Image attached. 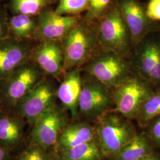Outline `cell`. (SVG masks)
I'll list each match as a JSON object with an SVG mask.
<instances>
[{
    "mask_svg": "<svg viewBox=\"0 0 160 160\" xmlns=\"http://www.w3.org/2000/svg\"><path fill=\"white\" fill-rule=\"evenodd\" d=\"M154 92L147 81L133 73L113 89L114 110L128 119H136L143 102Z\"/></svg>",
    "mask_w": 160,
    "mask_h": 160,
    "instance_id": "52a82bcc",
    "label": "cell"
},
{
    "mask_svg": "<svg viewBox=\"0 0 160 160\" xmlns=\"http://www.w3.org/2000/svg\"><path fill=\"white\" fill-rule=\"evenodd\" d=\"M97 36L103 51L113 52L126 58L133 49L131 34L117 2L97 22Z\"/></svg>",
    "mask_w": 160,
    "mask_h": 160,
    "instance_id": "3957f363",
    "label": "cell"
},
{
    "mask_svg": "<svg viewBox=\"0 0 160 160\" xmlns=\"http://www.w3.org/2000/svg\"><path fill=\"white\" fill-rule=\"evenodd\" d=\"M54 160H103L105 159L96 138L71 148L55 151Z\"/></svg>",
    "mask_w": 160,
    "mask_h": 160,
    "instance_id": "ac0fdd59",
    "label": "cell"
},
{
    "mask_svg": "<svg viewBox=\"0 0 160 160\" xmlns=\"http://www.w3.org/2000/svg\"><path fill=\"white\" fill-rule=\"evenodd\" d=\"M8 20L6 9L0 6V41L10 37Z\"/></svg>",
    "mask_w": 160,
    "mask_h": 160,
    "instance_id": "83f0119b",
    "label": "cell"
},
{
    "mask_svg": "<svg viewBox=\"0 0 160 160\" xmlns=\"http://www.w3.org/2000/svg\"><path fill=\"white\" fill-rule=\"evenodd\" d=\"M42 71L29 61L18 67L6 80L1 81V96L7 103L14 106L43 79Z\"/></svg>",
    "mask_w": 160,
    "mask_h": 160,
    "instance_id": "ba28073f",
    "label": "cell"
},
{
    "mask_svg": "<svg viewBox=\"0 0 160 160\" xmlns=\"http://www.w3.org/2000/svg\"><path fill=\"white\" fill-rule=\"evenodd\" d=\"M82 67L85 73L112 90L133 74L130 61L113 52L102 49Z\"/></svg>",
    "mask_w": 160,
    "mask_h": 160,
    "instance_id": "8992f818",
    "label": "cell"
},
{
    "mask_svg": "<svg viewBox=\"0 0 160 160\" xmlns=\"http://www.w3.org/2000/svg\"><path fill=\"white\" fill-rule=\"evenodd\" d=\"M114 108L112 88L89 74L82 77L78 103V118L82 122H95Z\"/></svg>",
    "mask_w": 160,
    "mask_h": 160,
    "instance_id": "277c9868",
    "label": "cell"
},
{
    "mask_svg": "<svg viewBox=\"0 0 160 160\" xmlns=\"http://www.w3.org/2000/svg\"><path fill=\"white\" fill-rule=\"evenodd\" d=\"M96 23L81 18L61 41L65 72L75 68H81L101 51Z\"/></svg>",
    "mask_w": 160,
    "mask_h": 160,
    "instance_id": "6da1fadb",
    "label": "cell"
},
{
    "mask_svg": "<svg viewBox=\"0 0 160 160\" xmlns=\"http://www.w3.org/2000/svg\"><path fill=\"white\" fill-rule=\"evenodd\" d=\"M106 158H105V159H104V160H106Z\"/></svg>",
    "mask_w": 160,
    "mask_h": 160,
    "instance_id": "4dcf8cb0",
    "label": "cell"
},
{
    "mask_svg": "<svg viewBox=\"0 0 160 160\" xmlns=\"http://www.w3.org/2000/svg\"><path fill=\"white\" fill-rule=\"evenodd\" d=\"M95 138L94 126L88 122H80L68 124L59 135L55 151L71 148L92 141Z\"/></svg>",
    "mask_w": 160,
    "mask_h": 160,
    "instance_id": "2e32d148",
    "label": "cell"
},
{
    "mask_svg": "<svg viewBox=\"0 0 160 160\" xmlns=\"http://www.w3.org/2000/svg\"><path fill=\"white\" fill-rule=\"evenodd\" d=\"M0 1H1V0H0Z\"/></svg>",
    "mask_w": 160,
    "mask_h": 160,
    "instance_id": "1f68e13d",
    "label": "cell"
},
{
    "mask_svg": "<svg viewBox=\"0 0 160 160\" xmlns=\"http://www.w3.org/2000/svg\"><path fill=\"white\" fill-rule=\"evenodd\" d=\"M17 160H54V157L44 147L32 143L20 155Z\"/></svg>",
    "mask_w": 160,
    "mask_h": 160,
    "instance_id": "d4e9b609",
    "label": "cell"
},
{
    "mask_svg": "<svg viewBox=\"0 0 160 160\" xmlns=\"http://www.w3.org/2000/svg\"><path fill=\"white\" fill-rule=\"evenodd\" d=\"M112 0H90L84 19L88 22L97 23L112 5Z\"/></svg>",
    "mask_w": 160,
    "mask_h": 160,
    "instance_id": "cb8c5ba5",
    "label": "cell"
},
{
    "mask_svg": "<svg viewBox=\"0 0 160 160\" xmlns=\"http://www.w3.org/2000/svg\"><path fill=\"white\" fill-rule=\"evenodd\" d=\"M94 123L96 138L106 159H112L138 134L131 120L114 110Z\"/></svg>",
    "mask_w": 160,
    "mask_h": 160,
    "instance_id": "7a4b0ae2",
    "label": "cell"
},
{
    "mask_svg": "<svg viewBox=\"0 0 160 160\" xmlns=\"http://www.w3.org/2000/svg\"><path fill=\"white\" fill-rule=\"evenodd\" d=\"M139 160H160V155L155 151Z\"/></svg>",
    "mask_w": 160,
    "mask_h": 160,
    "instance_id": "f546056e",
    "label": "cell"
},
{
    "mask_svg": "<svg viewBox=\"0 0 160 160\" xmlns=\"http://www.w3.org/2000/svg\"><path fill=\"white\" fill-rule=\"evenodd\" d=\"M30 60L46 74L58 77L65 72L64 55L61 42L41 40L32 49Z\"/></svg>",
    "mask_w": 160,
    "mask_h": 160,
    "instance_id": "5bb4252c",
    "label": "cell"
},
{
    "mask_svg": "<svg viewBox=\"0 0 160 160\" xmlns=\"http://www.w3.org/2000/svg\"><path fill=\"white\" fill-rule=\"evenodd\" d=\"M123 18L131 34L133 48L148 34L160 32V26L147 16L139 0H118Z\"/></svg>",
    "mask_w": 160,
    "mask_h": 160,
    "instance_id": "8fae6325",
    "label": "cell"
},
{
    "mask_svg": "<svg viewBox=\"0 0 160 160\" xmlns=\"http://www.w3.org/2000/svg\"><path fill=\"white\" fill-rule=\"evenodd\" d=\"M82 88V75L80 68L66 72L63 80L58 88L56 95L64 109L68 110L72 119L78 118V103Z\"/></svg>",
    "mask_w": 160,
    "mask_h": 160,
    "instance_id": "9a60e30c",
    "label": "cell"
},
{
    "mask_svg": "<svg viewBox=\"0 0 160 160\" xmlns=\"http://www.w3.org/2000/svg\"><path fill=\"white\" fill-rule=\"evenodd\" d=\"M148 17L152 21H160V0H149L145 7Z\"/></svg>",
    "mask_w": 160,
    "mask_h": 160,
    "instance_id": "4316f807",
    "label": "cell"
},
{
    "mask_svg": "<svg viewBox=\"0 0 160 160\" xmlns=\"http://www.w3.org/2000/svg\"><path fill=\"white\" fill-rule=\"evenodd\" d=\"M56 92L51 83L43 78L16 103L17 113L33 125L55 104Z\"/></svg>",
    "mask_w": 160,
    "mask_h": 160,
    "instance_id": "9c48e42d",
    "label": "cell"
},
{
    "mask_svg": "<svg viewBox=\"0 0 160 160\" xmlns=\"http://www.w3.org/2000/svg\"><path fill=\"white\" fill-rule=\"evenodd\" d=\"M68 124L65 110L55 103L33 125L30 136L32 143L39 145L48 150L55 149L61 132Z\"/></svg>",
    "mask_w": 160,
    "mask_h": 160,
    "instance_id": "30bf717a",
    "label": "cell"
},
{
    "mask_svg": "<svg viewBox=\"0 0 160 160\" xmlns=\"http://www.w3.org/2000/svg\"><path fill=\"white\" fill-rule=\"evenodd\" d=\"M23 122L16 117L0 116V145L12 148L20 142L23 136Z\"/></svg>",
    "mask_w": 160,
    "mask_h": 160,
    "instance_id": "d6986e66",
    "label": "cell"
},
{
    "mask_svg": "<svg viewBox=\"0 0 160 160\" xmlns=\"http://www.w3.org/2000/svg\"><path fill=\"white\" fill-rule=\"evenodd\" d=\"M32 49L25 40L9 37L0 41V81L30 61Z\"/></svg>",
    "mask_w": 160,
    "mask_h": 160,
    "instance_id": "4fadbf2b",
    "label": "cell"
},
{
    "mask_svg": "<svg viewBox=\"0 0 160 160\" xmlns=\"http://www.w3.org/2000/svg\"><path fill=\"white\" fill-rule=\"evenodd\" d=\"M132 69L155 91L160 88V32L148 34L135 46L130 56Z\"/></svg>",
    "mask_w": 160,
    "mask_h": 160,
    "instance_id": "5b68a950",
    "label": "cell"
},
{
    "mask_svg": "<svg viewBox=\"0 0 160 160\" xmlns=\"http://www.w3.org/2000/svg\"><path fill=\"white\" fill-rule=\"evenodd\" d=\"M144 129L155 148L160 149V116L152 120Z\"/></svg>",
    "mask_w": 160,
    "mask_h": 160,
    "instance_id": "484cf974",
    "label": "cell"
},
{
    "mask_svg": "<svg viewBox=\"0 0 160 160\" xmlns=\"http://www.w3.org/2000/svg\"><path fill=\"white\" fill-rule=\"evenodd\" d=\"M9 158L8 149L0 145V160H7Z\"/></svg>",
    "mask_w": 160,
    "mask_h": 160,
    "instance_id": "f1b7e54d",
    "label": "cell"
},
{
    "mask_svg": "<svg viewBox=\"0 0 160 160\" xmlns=\"http://www.w3.org/2000/svg\"><path fill=\"white\" fill-rule=\"evenodd\" d=\"M90 0H59L55 12L60 15L77 16L87 11Z\"/></svg>",
    "mask_w": 160,
    "mask_h": 160,
    "instance_id": "603a6c76",
    "label": "cell"
},
{
    "mask_svg": "<svg viewBox=\"0 0 160 160\" xmlns=\"http://www.w3.org/2000/svg\"><path fill=\"white\" fill-rule=\"evenodd\" d=\"M155 147L145 132L138 133L110 160H139L155 152Z\"/></svg>",
    "mask_w": 160,
    "mask_h": 160,
    "instance_id": "e0dca14e",
    "label": "cell"
},
{
    "mask_svg": "<svg viewBox=\"0 0 160 160\" xmlns=\"http://www.w3.org/2000/svg\"><path fill=\"white\" fill-rule=\"evenodd\" d=\"M10 37L18 40L34 39L38 28V20L35 17L23 14L14 15L8 20Z\"/></svg>",
    "mask_w": 160,
    "mask_h": 160,
    "instance_id": "ffe728a7",
    "label": "cell"
},
{
    "mask_svg": "<svg viewBox=\"0 0 160 160\" xmlns=\"http://www.w3.org/2000/svg\"><path fill=\"white\" fill-rule=\"evenodd\" d=\"M160 116V88L155 90L141 106L135 120L139 126L145 129L149 124Z\"/></svg>",
    "mask_w": 160,
    "mask_h": 160,
    "instance_id": "7402d4cb",
    "label": "cell"
},
{
    "mask_svg": "<svg viewBox=\"0 0 160 160\" xmlns=\"http://www.w3.org/2000/svg\"><path fill=\"white\" fill-rule=\"evenodd\" d=\"M52 3V0H10L8 7L14 15L38 17Z\"/></svg>",
    "mask_w": 160,
    "mask_h": 160,
    "instance_id": "44dd1931",
    "label": "cell"
},
{
    "mask_svg": "<svg viewBox=\"0 0 160 160\" xmlns=\"http://www.w3.org/2000/svg\"><path fill=\"white\" fill-rule=\"evenodd\" d=\"M81 19L80 15L65 16L47 8L37 17L38 28L34 39L61 42L69 30Z\"/></svg>",
    "mask_w": 160,
    "mask_h": 160,
    "instance_id": "7c38bea8",
    "label": "cell"
}]
</instances>
